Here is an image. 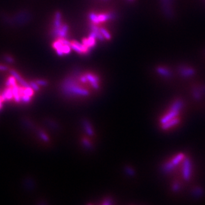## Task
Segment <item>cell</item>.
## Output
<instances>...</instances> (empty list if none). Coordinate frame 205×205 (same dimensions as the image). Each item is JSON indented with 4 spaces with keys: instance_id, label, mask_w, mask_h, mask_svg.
I'll return each instance as SVG.
<instances>
[{
    "instance_id": "6",
    "label": "cell",
    "mask_w": 205,
    "mask_h": 205,
    "mask_svg": "<svg viewBox=\"0 0 205 205\" xmlns=\"http://www.w3.org/2000/svg\"><path fill=\"white\" fill-rule=\"evenodd\" d=\"M1 98L2 102L10 101L13 99L12 88L11 87H7L1 95Z\"/></svg>"
},
{
    "instance_id": "16",
    "label": "cell",
    "mask_w": 205,
    "mask_h": 205,
    "mask_svg": "<svg viewBox=\"0 0 205 205\" xmlns=\"http://www.w3.org/2000/svg\"><path fill=\"white\" fill-rule=\"evenodd\" d=\"M100 31L101 33L102 34V36H104V38H106L107 40H109V39H110V38H111L110 34H109L108 32H107L106 30H105V29H100Z\"/></svg>"
},
{
    "instance_id": "22",
    "label": "cell",
    "mask_w": 205,
    "mask_h": 205,
    "mask_svg": "<svg viewBox=\"0 0 205 205\" xmlns=\"http://www.w3.org/2000/svg\"><path fill=\"white\" fill-rule=\"evenodd\" d=\"M5 59L6 60V61H7L8 63H13L14 62L13 59L10 57H9V56H6Z\"/></svg>"
},
{
    "instance_id": "9",
    "label": "cell",
    "mask_w": 205,
    "mask_h": 205,
    "mask_svg": "<svg viewBox=\"0 0 205 205\" xmlns=\"http://www.w3.org/2000/svg\"><path fill=\"white\" fill-rule=\"evenodd\" d=\"M12 88L13 95L14 100L16 102H21V96H20V92H19V87H18V85H16Z\"/></svg>"
},
{
    "instance_id": "19",
    "label": "cell",
    "mask_w": 205,
    "mask_h": 205,
    "mask_svg": "<svg viewBox=\"0 0 205 205\" xmlns=\"http://www.w3.org/2000/svg\"><path fill=\"white\" fill-rule=\"evenodd\" d=\"M193 96L194 98L195 99H196V100H200L201 98V94L198 91H194L193 92Z\"/></svg>"
},
{
    "instance_id": "14",
    "label": "cell",
    "mask_w": 205,
    "mask_h": 205,
    "mask_svg": "<svg viewBox=\"0 0 205 205\" xmlns=\"http://www.w3.org/2000/svg\"><path fill=\"white\" fill-rule=\"evenodd\" d=\"M31 97H30L29 96L23 95L21 96V102H23L24 103H28L31 101Z\"/></svg>"
},
{
    "instance_id": "8",
    "label": "cell",
    "mask_w": 205,
    "mask_h": 205,
    "mask_svg": "<svg viewBox=\"0 0 205 205\" xmlns=\"http://www.w3.org/2000/svg\"><path fill=\"white\" fill-rule=\"evenodd\" d=\"M179 122V119L175 117L173 119L171 120L168 121L167 123H166L165 124L161 125V129L166 130L168 129H170L172 127H173L174 126L177 125Z\"/></svg>"
},
{
    "instance_id": "20",
    "label": "cell",
    "mask_w": 205,
    "mask_h": 205,
    "mask_svg": "<svg viewBox=\"0 0 205 205\" xmlns=\"http://www.w3.org/2000/svg\"><path fill=\"white\" fill-rule=\"evenodd\" d=\"M36 83L39 85L40 86H46L47 85V82L46 80H42V79H38V80H36Z\"/></svg>"
},
{
    "instance_id": "12",
    "label": "cell",
    "mask_w": 205,
    "mask_h": 205,
    "mask_svg": "<svg viewBox=\"0 0 205 205\" xmlns=\"http://www.w3.org/2000/svg\"><path fill=\"white\" fill-rule=\"evenodd\" d=\"M203 194V189L200 187H195L192 190V195L196 198H200L202 196Z\"/></svg>"
},
{
    "instance_id": "15",
    "label": "cell",
    "mask_w": 205,
    "mask_h": 205,
    "mask_svg": "<svg viewBox=\"0 0 205 205\" xmlns=\"http://www.w3.org/2000/svg\"><path fill=\"white\" fill-rule=\"evenodd\" d=\"M29 85L30 87H31L33 89H34V91H38L40 90V85H38L36 82H31L29 83Z\"/></svg>"
},
{
    "instance_id": "5",
    "label": "cell",
    "mask_w": 205,
    "mask_h": 205,
    "mask_svg": "<svg viewBox=\"0 0 205 205\" xmlns=\"http://www.w3.org/2000/svg\"><path fill=\"white\" fill-rule=\"evenodd\" d=\"M70 47H71L72 49L79 54L87 53L89 51V47H87L83 44H80L79 42L75 40L70 42Z\"/></svg>"
},
{
    "instance_id": "21",
    "label": "cell",
    "mask_w": 205,
    "mask_h": 205,
    "mask_svg": "<svg viewBox=\"0 0 205 205\" xmlns=\"http://www.w3.org/2000/svg\"><path fill=\"white\" fill-rule=\"evenodd\" d=\"M40 137L42 138V139H43L44 141H48L49 140V138L47 137V135L46 134H44V133H40Z\"/></svg>"
},
{
    "instance_id": "7",
    "label": "cell",
    "mask_w": 205,
    "mask_h": 205,
    "mask_svg": "<svg viewBox=\"0 0 205 205\" xmlns=\"http://www.w3.org/2000/svg\"><path fill=\"white\" fill-rule=\"evenodd\" d=\"M10 73L11 75L13 76L16 79L17 81L19 82V83L20 85H21V86H23V87H27L30 86L29 84L24 80L21 76H20V75L18 74L17 72L16 71L14 70H10Z\"/></svg>"
},
{
    "instance_id": "4",
    "label": "cell",
    "mask_w": 205,
    "mask_h": 205,
    "mask_svg": "<svg viewBox=\"0 0 205 205\" xmlns=\"http://www.w3.org/2000/svg\"><path fill=\"white\" fill-rule=\"evenodd\" d=\"M112 14H99L97 16L94 13H91L89 15V18L94 23H102L107 21V19H109L110 18H113Z\"/></svg>"
},
{
    "instance_id": "13",
    "label": "cell",
    "mask_w": 205,
    "mask_h": 205,
    "mask_svg": "<svg viewBox=\"0 0 205 205\" xmlns=\"http://www.w3.org/2000/svg\"><path fill=\"white\" fill-rule=\"evenodd\" d=\"M17 80L13 76H10L8 78V79L6 80V87H13L14 85H17Z\"/></svg>"
},
{
    "instance_id": "24",
    "label": "cell",
    "mask_w": 205,
    "mask_h": 205,
    "mask_svg": "<svg viewBox=\"0 0 205 205\" xmlns=\"http://www.w3.org/2000/svg\"><path fill=\"white\" fill-rule=\"evenodd\" d=\"M2 107V99L1 98V95H0V109H1Z\"/></svg>"
},
{
    "instance_id": "23",
    "label": "cell",
    "mask_w": 205,
    "mask_h": 205,
    "mask_svg": "<svg viewBox=\"0 0 205 205\" xmlns=\"http://www.w3.org/2000/svg\"><path fill=\"white\" fill-rule=\"evenodd\" d=\"M8 70V67L6 66H4V65H0V71H5L6 70Z\"/></svg>"
},
{
    "instance_id": "10",
    "label": "cell",
    "mask_w": 205,
    "mask_h": 205,
    "mask_svg": "<svg viewBox=\"0 0 205 205\" xmlns=\"http://www.w3.org/2000/svg\"><path fill=\"white\" fill-rule=\"evenodd\" d=\"M174 167L175 166L171 162H168L163 165L162 169L165 173H169L173 170Z\"/></svg>"
},
{
    "instance_id": "1",
    "label": "cell",
    "mask_w": 205,
    "mask_h": 205,
    "mask_svg": "<svg viewBox=\"0 0 205 205\" xmlns=\"http://www.w3.org/2000/svg\"><path fill=\"white\" fill-rule=\"evenodd\" d=\"M100 88V78L91 73L67 78L63 82L62 85L63 94L75 100L89 98Z\"/></svg>"
},
{
    "instance_id": "2",
    "label": "cell",
    "mask_w": 205,
    "mask_h": 205,
    "mask_svg": "<svg viewBox=\"0 0 205 205\" xmlns=\"http://www.w3.org/2000/svg\"><path fill=\"white\" fill-rule=\"evenodd\" d=\"M183 103L181 100H177L174 102L170 107V110L165 115L162 117L160 120L161 124L162 125L168 121L177 117L179 115V112L182 108Z\"/></svg>"
},
{
    "instance_id": "3",
    "label": "cell",
    "mask_w": 205,
    "mask_h": 205,
    "mask_svg": "<svg viewBox=\"0 0 205 205\" xmlns=\"http://www.w3.org/2000/svg\"><path fill=\"white\" fill-rule=\"evenodd\" d=\"M191 174H192L191 161L188 157H185L184 159L183 160V178L186 181H189L190 179Z\"/></svg>"
},
{
    "instance_id": "18",
    "label": "cell",
    "mask_w": 205,
    "mask_h": 205,
    "mask_svg": "<svg viewBox=\"0 0 205 205\" xmlns=\"http://www.w3.org/2000/svg\"><path fill=\"white\" fill-rule=\"evenodd\" d=\"M180 188H181V186H180L179 183V182H175L173 185L172 190L174 192H178Z\"/></svg>"
},
{
    "instance_id": "11",
    "label": "cell",
    "mask_w": 205,
    "mask_h": 205,
    "mask_svg": "<svg viewBox=\"0 0 205 205\" xmlns=\"http://www.w3.org/2000/svg\"><path fill=\"white\" fill-rule=\"evenodd\" d=\"M184 158H185V156L183 153H179L177 156H175L174 158L172 159L171 162L173 164L174 166H175L179 165V164L184 159Z\"/></svg>"
},
{
    "instance_id": "17",
    "label": "cell",
    "mask_w": 205,
    "mask_h": 205,
    "mask_svg": "<svg viewBox=\"0 0 205 205\" xmlns=\"http://www.w3.org/2000/svg\"><path fill=\"white\" fill-rule=\"evenodd\" d=\"M158 72L159 73H160L161 75H164V76H168L170 75L169 72L168 71H167V70H164V69L162 68H159L158 69Z\"/></svg>"
}]
</instances>
